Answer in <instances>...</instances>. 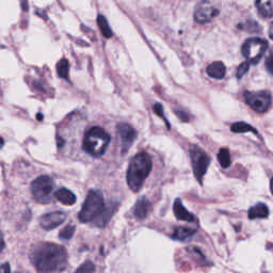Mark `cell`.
<instances>
[{"label": "cell", "instance_id": "27", "mask_svg": "<svg viewBox=\"0 0 273 273\" xmlns=\"http://www.w3.org/2000/svg\"><path fill=\"white\" fill-rule=\"evenodd\" d=\"M249 71V62H244V63H241V64L238 66L237 69V78L240 79V78H243L247 73Z\"/></svg>", "mask_w": 273, "mask_h": 273}, {"label": "cell", "instance_id": "7", "mask_svg": "<svg viewBox=\"0 0 273 273\" xmlns=\"http://www.w3.org/2000/svg\"><path fill=\"white\" fill-rule=\"evenodd\" d=\"M190 158L194 176L198 183L202 185L203 177L207 172L209 163H211V158H209V156L201 148H198L196 145L191 146Z\"/></svg>", "mask_w": 273, "mask_h": 273}, {"label": "cell", "instance_id": "12", "mask_svg": "<svg viewBox=\"0 0 273 273\" xmlns=\"http://www.w3.org/2000/svg\"><path fill=\"white\" fill-rule=\"evenodd\" d=\"M118 207H119V203H113V202H110L108 205H105L100 215L94 220L93 222L95 223L98 227H105V225L109 222V220L114 215V213L117 212Z\"/></svg>", "mask_w": 273, "mask_h": 273}, {"label": "cell", "instance_id": "31", "mask_svg": "<svg viewBox=\"0 0 273 273\" xmlns=\"http://www.w3.org/2000/svg\"><path fill=\"white\" fill-rule=\"evenodd\" d=\"M271 63H272V56L270 55L267 59V69L269 71V73H272V65H271Z\"/></svg>", "mask_w": 273, "mask_h": 273}, {"label": "cell", "instance_id": "17", "mask_svg": "<svg viewBox=\"0 0 273 273\" xmlns=\"http://www.w3.org/2000/svg\"><path fill=\"white\" fill-rule=\"evenodd\" d=\"M269 216V208L264 203H258L253 207L250 208L249 218L251 220L254 219H265Z\"/></svg>", "mask_w": 273, "mask_h": 273}, {"label": "cell", "instance_id": "23", "mask_svg": "<svg viewBox=\"0 0 273 273\" xmlns=\"http://www.w3.org/2000/svg\"><path fill=\"white\" fill-rule=\"evenodd\" d=\"M218 161L222 167L224 169H227V167L232 163V160H230V155L227 149H221L218 153Z\"/></svg>", "mask_w": 273, "mask_h": 273}, {"label": "cell", "instance_id": "2", "mask_svg": "<svg viewBox=\"0 0 273 273\" xmlns=\"http://www.w3.org/2000/svg\"><path fill=\"white\" fill-rule=\"evenodd\" d=\"M152 158L148 153L136 154L130 160L127 169V175H126V181H127L128 187L133 192L140 191L144 181L148 178L152 171Z\"/></svg>", "mask_w": 273, "mask_h": 273}, {"label": "cell", "instance_id": "20", "mask_svg": "<svg viewBox=\"0 0 273 273\" xmlns=\"http://www.w3.org/2000/svg\"><path fill=\"white\" fill-rule=\"evenodd\" d=\"M230 130H232L235 133H245V132L252 131L253 133L257 134V130L255 128L252 127L250 124L245 123V122L234 123L232 126H230Z\"/></svg>", "mask_w": 273, "mask_h": 273}, {"label": "cell", "instance_id": "26", "mask_svg": "<svg viewBox=\"0 0 273 273\" xmlns=\"http://www.w3.org/2000/svg\"><path fill=\"white\" fill-rule=\"evenodd\" d=\"M94 271H95V265H94L92 261L88 260L83 262L74 273H93Z\"/></svg>", "mask_w": 273, "mask_h": 273}, {"label": "cell", "instance_id": "33", "mask_svg": "<svg viewBox=\"0 0 273 273\" xmlns=\"http://www.w3.org/2000/svg\"><path fill=\"white\" fill-rule=\"evenodd\" d=\"M5 248V241H4V237L3 235L0 234V253H2V251L4 250Z\"/></svg>", "mask_w": 273, "mask_h": 273}, {"label": "cell", "instance_id": "34", "mask_svg": "<svg viewBox=\"0 0 273 273\" xmlns=\"http://www.w3.org/2000/svg\"><path fill=\"white\" fill-rule=\"evenodd\" d=\"M63 144H64V140H63L62 138H58V148L61 149L63 146Z\"/></svg>", "mask_w": 273, "mask_h": 273}, {"label": "cell", "instance_id": "9", "mask_svg": "<svg viewBox=\"0 0 273 273\" xmlns=\"http://www.w3.org/2000/svg\"><path fill=\"white\" fill-rule=\"evenodd\" d=\"M117 135L121 142L122 154H125L133 144L138 133H136L135 129L131 125L127 123H120L117 126Z\"/></svg>", "mask_w": 273, "mask_h": 273}, {"label": "cell", "instance_id": "22", "mask_svg": "<svg viewBox=\"0 0 273 273\" xmlns=\"http://www.w3.org/2000/svg\"><path fill=\"white\" fill-rule=\"evenodd\" d=\"M97 24H98V28L100 30L101 35L105 38L109 39V38L112 37V30L109 27V24L107 22L106 17H105L104 15H98V17H97Z\"/></svg>", "mask_w": 273, "mask_h": 273}, {"label": "cell", "instance_id": "21", "mask_svg": "<svg viewBox=\"0 0 273 273\" xmlns=\"http://www.w3.org/2000/svg\"><path fill=\"white\" fill-rule=\"evenodd\" d=\"M57 73L58 76L62 79H69V73H70V63L69 61L63 58L62 60H60L57 64Z\"/></svg>", "mask_w": 273, "mask_h": 273}, {"label": "cell", "instance_id": "16", "mask_svg": "<svg viewBox=\"0 0 273 273\" xmlns=\"http://www.w3.org/2000/svg\"><path fill=\"white\" fill-rule=\"evenodd\" d=\"M206 72L209 77H212L214 79H222L225 76L226 69L222 62L217 61L212 63V64L207 67Z\"/></svg>", "mask_w": 273, "mask_h": 273}, {"label": "cell", "instance_id": "25", "mask_svg": "<svg viewBox=\"0 0 273 273\" xmlns=\"http://www.w3.org/2000/svg\"><path fill=\"white\" fill-rule=\"evenodd\" d=\"M74 233H75V226L74 225H67L61 230L60 234H59V237L62 240H70L73 237V235H74Z\"/></svg>", "mask_w": 273, "mask_h": 273}, {"label": "cell", "instance_id": "14", "mask_svg": "<svg viewBox=\"0 0 273 273\" xmlns=\"http://www.w3.org/2000/svg\"><path fill=\"white\" fill-rule=\"evenodd\" d=\"M151 209V203L145 196L139 198L136 201L134 207H133V215L136 219L143 220L149 215V212Z\"/></svg>", "mask_w": 273, "mask_h": 273}, {"label": "cell", "instance_id": "1", "mask_svg": "<svg viewBox=\"0 0 273 273\" xmlns=\"http://www.w3.org/2000/svg\"><path fill=\"white\" fill-rule=\"evenodd\" d=\"M31 260L41 273H59L67 266V253L62 246L44 243L31 252Z\"/></svg>", "mask_w": 273, "mask_h": 273}, {"label": "cell", "instance_id": "15", "mask_svg": "<svg viewBox=\"0 0 273 273\" xmlns=\"http://www.w3.org/2000/svg\"><path fill=\"white\" fill-rule=\"evenodd\" d=\"M55 197L66 206H72L76 203V195L66 188L59 189L57 192H55Z\"/></svg>", "mask_w": 273, "mask_h": 273}, {"label": "cell", "instance_id": "5", "mask_svg": "<svg viewBox=\"0 0 273 273\" xmlns=\"http://www.w3.org/2000/svg\"><path fill=\"white\" fill-rule=\"evenodd\" d=\"M55 184L49 176L43 175L38 177L31 184V191L35 198L39 203L47 204L52 199V192H54Z\"/></svg>", "mask_w": 273, "mask_h": 273}, {"label": "cell", "instance_id": "29", "mask_svg": "<svg viewBox=\"0 0 273 273\" xmlns=\"http://www.w3.org/2000/svg\"><path fill=\"white\" fill-rule=\"evenodd\" d=\"M176 114H177V117L180 118L182 121H184V122H188L189 121V117H188V114L186 112L176 111Z\"/></svg>", "mask_w": 273, "mask_h": 273}, {"label": "cell", "instance_id": "11", "mask_svg": "<svg viewBox=\"0 0 273 273\" xmlns=\"http://www.w3.org/2000/svg\"><path fill=\"white\" fill-rule=\"evenodd\" d=\"M66 215L62 212H52L44 215L40 219V224L46 230H51L60 226L65 221Z\"/></svg>", "mask_w": 273, "mask_h": 273}, {"label": "cell", "instance_id": "18", "mask_svg": "<svg viewBox=\"0 0 273 273\" xmlns=\"http://www.w3.org/2000/svg\"><path fill=\"white\" fill-rule=\"evenodd\" d=\"M258 14L262 18H271L272 17V4L271 0H256L255 2Z\"/></svg>", "mask_w": 273, "mask_h": 273}, {"label": "cell", "instance_id": "6", "mask_svg": "<svg viewBox=\"0 0 273 273\" xmlns=\"http://www.w3.org/2000/svg\"><path fill=\"white\" fill-rule=\"evenodd\" d=\"M267 48L268 43L265 40L259 38H251L245 42L241 50H243L244 57L248 60L247 62L256 64L264 57Z\"/></svg>", "mask_w": 273, "mask_h": 273}, {"label": "cell", "instance_id": "3", "mask_svg": "<svg viewBox=\"0 0 273 273\" xmlns=\"http://www.w3.org/2000/svg\"><path fill=\"white\" fill-rule=\"evenodd\" d=\"M109 133L101 127H92L89 129L83 138L82 149L92 157H100L106 152L110 143Z\"/></svg>", "mask_w": 273, "mask_h": 273}, {"label": "cell", "instance_id": "36", "mask_svg": "<svg viewBox=\"0 0 273 273\" xmlns=\"http://www.w3.org/2000/svg\"><path fill=\"white\" fill-rule=\"evenodd\" d=\"M38 120H42V114H38Z\"/></svg>", "mask_w": 273, "mask_h": 273}, {"label": "cell", "instance_id": "19", "mask_svg": "<svg viewBox=\"0 0 273 273\" xmlns=\"http://www.w3.org/2000/svg\"><path fill=\"white\" fill-rule=\"evenodd\" d=\"M196 233V229L188 228V227H176L172 234V238L175 240L184 241L191 238Z\"/></svg>", "mask_w": 273, "mask_h": 273}, {"label": "cell", "instance_id": "8", "mask_svg": "<svg viewBox=\"0 0 273 273\" xmlns=\"http://www.w3.org/2000/svg\"><path fill=\"white\" fill-rule=\"evenodd\" d=\"M245 98L249 106L258 113H265L271 107L272 97L268 91L245 92Z\"/></svg>", "mask_w": 273, "mask_h": 273}, {"label": "cell", "instance_id": "10", "mask_svg": "<svg viewBox=\"0 0 273 273\" xmlns=\"http://www.w3.org/2000/svg\"><path fill=\"white\" fill-rule=\"evenodd\" d=\"M219 14L218 10L209 2L199 3L194 10V20L199 24H206Z\"/></svg>", "mask_w": 273, "mask_h": 273}, {"label": "cell", "instance_id": "35", "mask_svg": "<svg viewBox=\"0 0 273 273\" xmlns=\"http://www.w3.org/2000/svg\"><path fill=\"white\" fill-rule=\"evenodd\" d=\"M4 145H5V141H4V139L2 138V136H0V149H2Z\"/></svg>", "mask_w": 273, "mask_h": 273}, {"label": "cell", "instance_id": "24", "mask_svg": "<svg viewBox=\"0 0 273 273\" xmlns=\"http://www.w3.org/2000/svg\"><path fill=\"white\" fill-rule=\"evenodd\" d=\"M238 28L243 29V30H246L248 31V32H259L260 31V28H259V25L255 22H252V20H249V22H247L246 24H240L238 25Z\"/></svg>", "mask_w": 273, "mask_h": 273}, {"label": "cell", "instance_id": "30", "mask_svg": "<svg viewBox=\"0 0 273 273\" xmlns=\"http://www.w3.org/2000/svg\"><path fill=\"white\" fill-rule=\"evenodd\" d=\"M11 270H10V265L9 264H4L0 266V273H10Z\"/></svg>", "mask_w": 273, "mask_h": 273}, {"label": "cell", "instance_id": "4", "mask_svg": "<svg viewBox=\"0 0 273 273\" xmlns=\"http://www.w3.org/2000/svg\"><path fill=\"white\" fill-rule=\"evenodd\" d=\"M105 207L104 195L99 190H91L88 195L85 203L82 205L81 211L79 213V220L82 223L93 222Z\"/></svg>", "mask_w": 273, "mask_h": 273}, {"label": "cell", "instance_id": "28", "mask_svg": "<svg viewBox=\"0 0 273 273\" xmlns=\"http://www.w3.org/2000/svg\"><path fill=\"white\" fill-rule=\"evenodd\" d=\"M153 109H154V112H155L156 114H158L160 118H162V119L165 121L166 126H167V128H170L169 122L166 121V119H165V117H164V113H163V107L161 106V105H160V104H155V105H154V108H153Z\"/></svg>", "mask_w": 273, "mask_h": 273}, {"label": "cell", "instance_id": "13", "mask_svg": "<svg viewBox=\"0 0 273 273\" xmlns=\"http://www.w3.org/2000/svg\"><path fill=\"white\" fill-rule=\"evenodd\" d=\"M174 215L177 218V220H181V221H187V222H194L195 217L189 213L185 206L183 205V202L181 198H176L174 202Z\"/></svg>", "mask_w": 273, "mask_h": 273}, {"label": "cell", "instance_id": "32", "mask_svg": "<svg viewBox=\"0 0 273 273\" xmlns=\"http://www.w3.org/2000/svg\"><path fill=\"white\" fill-rule=\"evenodd\" d=\"M20 5H22V8L24 11H28V0H20Z\"/></svg>", "mask_w": 273, "mask_h": 273}]
</instances>
